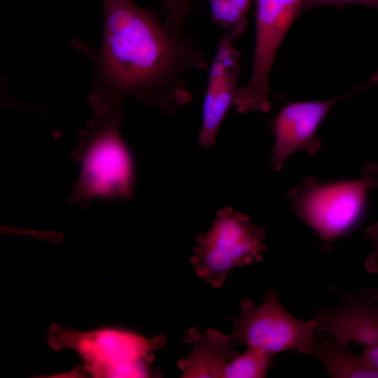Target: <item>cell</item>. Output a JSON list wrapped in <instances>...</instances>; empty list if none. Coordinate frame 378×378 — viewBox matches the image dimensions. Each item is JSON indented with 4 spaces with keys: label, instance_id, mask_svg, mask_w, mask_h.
<instances>
[{
    "label": "cell",
    "instance_id": "8",
    "mask_svg": "<svg viewBox=\"0 0 378 378\" xmlns=\"http://www.w3.org/2000/svg\"><path fill=\"white\" fill-rule=\"evenodd\" d=\"M332 289L341 302L335 307L318 309L314 318L316 332H330L348 344H358L378 372V302Z\"/></svg>",
    "mask_w": 378,
    "mask_h": 378
},
{
    "label": "cell",
    "instance_id": "4",
    "mask_svg": "<svg viewBox=\"0 0 378 378\" xmlns=\"http://www.w3.org/2000/svg\"><path fill=\"white\" fill-rule=\"evenodd\" d=\"M265 229L232 208L220 209L212 227L199 234L190 260L196 274L214 288L221 287L234 267L260 261L265 252Z\"/></svg>",
    "mask_w": 378,
    "mask_h": 378
},
{
    "label": "cell",
    "instance_id": "2",
    "mask_svg": "<svg viewBox=\"0 0 378 378\" xmlns=\"http://www.w3.org/2000/svg\"><path fill=\"white\" fill-rule=\"evenodd\" d=\"M122 122V110L118 106L95 114L83 130L76 150L81 162L76 200L130 197L133 165L120 132Z\"/></svg>",
    "mask_w": 378,
    "mask_h": 378
},
{
    "label": "cell",
    "instance_id": "16",
    "mask_svg": "<svg viewBox=\"0 0 378 378\" xmlns=\"http://www.w3.org/2000/svg\"><path fill=\"white\" fill-rule=\"evenodd\" d=\"M162 10L167 13L166 24L173 30H183L184 22L192 10V0H164Z\"/></svg>",
    "mask_w": 378,
    "mask_h": 378
},
{
    "label": "cell",
    "instance_id": "10",
    "mask_svg": "<svg viewBox=\"0 0 378 378\" xmlns=\"http://www.w3.org/2000/svg\"><path fill=\"white\" fill-rule=\"evenodd\" d=\"M240 69V55L225 34L209 72L202 106L200 144L209 148L215 144L220 124L233 105Z\"/></svg>",
    "mask_w": 378,
    "mask_h": 378
},
{
    "label": "cell",
    "instance_id": "7",
    "mask_svg": "<svg viewBox=\"0 0 378 378\" xmlns=\"http://www.w3.org/2000/svg\"><path fill=\"white\" fill-rule=\"evenodd\" d=\"M47 339L52 349H71L85 364L94 367L124 365L154 358L153 351L167 343L164 334L147 338L117 328L78 331L56 323L49 326Z\"/></svg>",
    "mask_w": 378,
    "mask_h": 378
},
{
    "label": "cell",
    "instance_id": "9",
    "mask_svg": "<svg viewBox=\"0 0 378 378\" xmlns=\"http://www.w3.org/2000/svg\"><path fill=\"white\" fill-rule=\"evenodd\" d=\"M351 94V93H349ZM349 94L330 99L288 103L271 123L275 144L271 164L279 171L293 153L304 150L311 155L318 153L321 142L317 130L330 109Z\"/></svg>",
    "mask_w": 378,
    "mask_h": 378
},
{
    "label": "cell",
    "instance_id": "17",
    "mask_svg": "<svg viewBox=\"0 0 378 378\" xmlns=\"http://www.w3.org/2000/svg\"><path fill=\"white\" fill-rule=\"evenodd\" d=\"M348 4L362 5L378 10V0H306L302 13L321 6L330 5L342 7Z\"/></svg>",
    "mask_w": 378,
    "mask_h": 378
},
{
    "label": "cell",
    "instance_id": "14",
    "mask_svg": "<svg viewBox=\"0 0 378 378\" xmlns=\"http://www.w3.org/2000/svg\"><path fill=\"white\" fill-rule=\"evenodd\" d=\"M154 358H148L124 365L107 367H94L84 363L71 371L72 375L81 377L89 375L91 377H154L150 367Z\"/></svg>",
    "mask_w": 378,
    "mask_h": 378
},
{
    "label": "cell",
    "instance_id": "11",
    "mask_svg": "<svg viewBox=\"0 0 378 378\" xmlns=\"http://www.w3.org/2000/svg\"><path fill=\"white\" fill-rule=\"evenodd\" d=\"M184 341L192 349L176 364L183 378H223L227 363L240 354L233 349L237 342L231 335L211 328L204 333L190 328Z\"/></svg>",
    "mask_w": 378,
    "mask_h": 378
},
{
    "label": "cell",
    "instance_id": "15",
    "mask_svg": "<svg viewBox=\"0 0 378 378\" xmlns=\"http://www.w3.org/2000/svg\"><path fill=\"white\" fill-rule=\"evenodd\" d=\"M209 1L212 22L225 29L224 34L230 40L239 37L246 30L247 15L230 0Z\"/></svg>",
    "mask_w": 378,
    "mask_h": 378
},
{
    "label": "cell",
    "instance_id": "21",
    "mask_svg": "<svg viewBox=\"0 0 378 378\" xmlns=\"http://www.w3.org/2000/svg\"><path fill=\"white\" fill-rule=\"evenodd\" d=\"M376 83H378V71L374 75H373V76L370 79L369 81L364 84V86L368 87Z\"/></svg>",
    "mask_w": 378,
    "mask_h": 378
},
{
    "label": "cell",
    "instance_id": "6",
    "mask_svg": "<svg viewBox=\"0 0 378 378\" xmlns=\"http://www.w3.org/2000/svg\"><path fill=\"white\" fill-rule=\"evenodd\" d=\"M306 0H255V41L248 84L236 90L233 105L239 113L271 108L269 77L286 32L302 13Z\"/></svg>",
    "mask_w": 378,
    "mask_h": 378
},
{
    "label": "cell",
    "instance_id": "20",
    "mask_svg": "<svg viewBox=\"0 0 378 378\" xmlns=\"http://www.w3.org/2000/svg\"><path fill=\"white\" fill-rule=\"evenodd\" d=\"M231 1L244 13L248 15L252 0H231Z\"/></svg>",
    "mask_w": 378,
    "mask_h": 378
},
{
    "label": "cell",
    "instance_id": "19",
    "mask_svg": "<svg viewBox=\"0 0 378 378\" xmlns=\"http://www.w3.org/2000/svg\"><path fill=\"white\" fill-rule=\"evenodd\" d=\"M360 294L371 300L378 302V287L362 288Z\"/></svg>",
    "mask_w": 378,
    "mask_h": 378
},
{
    "label": "cell",
    "instance_id": "3",
    "mask_svg": "<svg viewBox=\"0 0 378 378\" xmlns=\"http://www.w3.org/2000/svg\"><path fill=\"white\" fill-rule=\"evenodd\" d=\"M372 188H378V164L367 162L358 179L321 183L308 176L288 196L297 216L328 246L357 223Z\"/></svg>",
    "mask_w": 378,
    "mask_h": 378
},
{
    "label": "cell",
    "instance_id": "1",
    "mask_svg": "<svg viewBox=\"0 0 378 378\" xmlns=\"http://www.w3.org/2000/svg\"><path fill=\"white\" fill-rule=\"evenodd\" d=\"M103 34L98 50L75 39L72 46L92 63L88 98L94 114L126 97L158 105L172 114L192 101L186 76L208 66L204 52L183 30L163 24L153 10L132 0H100Z\"/></svg>",
    "mask_w": 378,
    "mask_h": 378
},
{
    "label": "cell",
    "instance_id": "12",
    "mask_svg": "<svg viewBox=\"0 0 378 378\" xmlns=\"http://www.w3.org/2000/svg\"><path fill=\"white\" fill-rule=\"evenodd\" d=\"M348 346L336 338L328 341L316 332L309 355L323 365L329 377H378V372L364 351L354 352Z\"/></svg>",
    "mask_w": 378,
    "mask_h": 378
},
{
    "label": "cell",
    "instance_id": "18",
    "mask_svg": "<svg viewBox=\"0 0 378 378\" xmlns=\"http://www.w3.org/2000/svg\"><path fill=\"white\" fill-rule=\"evenodd\" d=\"M366 237L372 241V251L366 258L365 267L372 274L378 273V223H373L366 230Z\"/></svg>",
    "mask_w": 378,
    "mask_h": 378
},
{
    "label": "cell",
    "instance_id": "5",
    "mask_svg": "<svg viewBox=\"0 0 378 378\" xmlns=\"http://www.w3.org/2000/svg\"><path fill=\"white\" fill-rule=\"evenodd\" d=\"M232 323L231 336L237 342L272 356L292 349L309 355L317 332L314 318L304 321L293 316L272 288L259 306L251 299H244L240 315Z\"/></svg>",
    "mask_w": 378,
    "mask_h": 378
},
{
    "label": "cell",
    "instance_id": "13",
    "mask_svg": "<svg viewBox=\"0 0 378 378\" xmlns=\"http://www.w3.org/2000/svg\"><path fill=\"white\" fill-rule=\"evenodd\" d=\"M272 357L260 349L246 346L242 354L227 363L223 378L265 377Z\"/></svg>",
    "mask_w": 378,
    "mask_h": 378
}]
</instances>
